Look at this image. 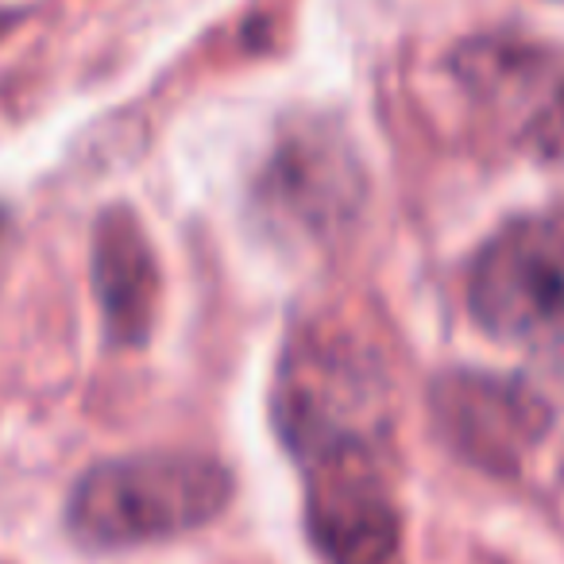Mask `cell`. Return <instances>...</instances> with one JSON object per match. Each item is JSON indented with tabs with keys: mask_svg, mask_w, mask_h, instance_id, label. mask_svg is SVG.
<instances>
[{
	"mask_svg": "<svg viewBox=\"0 0 564 564\" xmlns=\"http://www.w3.org/2000/svg\"><path fill=\"white\" fill-rule=\"evenodd\" d=\"M0 232H4V213H0Z\"/></svg>",
	"mask_w": 564,
	"mask_h": 564,
	"instance_id": "9",
	"label": "cell"
},
{
	"mask_svg": "<svg viewBox=\"0 0 564 564\" xmlns=\"http://www.w3.org/2000/svg\"><path fill=\"white\" fill-rule=\"evenodd\" d=\"M232 499V476L217 456L159 448L105 460L70 495V530L94 549H128L209 525Z\"/></svg>",
	"mask_w": 564,
	"mask_h": 564,
	"instance_id": "2",
	"label": "cell"
},
{
	"mask_svg": "<svg viewBox=\"0 0 564 564\" xmlns=\"http://www.w3.org/2000/svg\"><path fill=\"white\" fill-rule=\"evenodd\" d=\"M94 291L105 337L117 348H140L155 325L159 263L140 217L124 205L105 209L94 228Z\"/></svg>",
	"mask_w": 564,
	"mask_h": 564,
	"instance_id": "8",
	"label": "cell"
},
{
	"mask_svg": "<svg viewBox=\"0 0 564 564\" xmlns=\"http://www.w3.org/2000/svg\"><path fill=\"white\" fill-rule=\"evenodd\" d=\"M471 317L510 345H564V213L522 217L479 248Z\"/></svg>",
	"mask_w": 564,
	"mask_h": 564,
	"instance_id": "5",
	"label": "cell"
},
{
	"mask_svg": "<svg viewBox=\"0 0 564 564\" xmlns=\"http://www.w3.org/2000/svg\"><path fill=\"white\" fill-rule=\"evenodd\" d=\"M445 437L487 471H514L549 430V410L530 383L502 376H448L433 387Z\"/></svg>",
	"mask_w": 564,
	"mask_h": 564,
	"instance_id": "7",
	"label": "cell"
},
{
	"mask_svg": "<svg viewBox=\"0 0 564 564\" xmlns=\"http://www.w3.org/2000/svg\"><path fill=\"white\" fill-rule=\"evenodd\" d=\"M306 522L325 564H402V514L383 448H340L310 460Z\"/></svg>",
	"mask_w": 564,
	"mask_h": 564,
	"instance_id": "6",
	"label": "cell"
},
{
	"mask_svg": "<svg viewBox=\"0 0 564 564\" xmlns=\"http://www.w3.org/2000/svg\"><path fill=\"white\" fill-rule=\"evenodd\" d=\"M368 197L364 163L348 135L329 120L282 128L256 182V213L291 243H329L360 217Z\"/></svg>",
	"mask_w": 564,
	"mask_h": 564,
	"instance_id": "3",
	"label": "cell"
},
{
	"mask_svg": "<svg viewBox=\"0 0 564 564\" xmlns=\"http://www.w3.org/2000/svg\"><path fill=\"white\" fill-rule=\"evenodd\" d=\"M391 406L383 360L352 333L310 325L286 340L271 410L282 441L302 464L340 448H383Z\"/></svg>",
	"mask_w": 564,
	"mask_h": 564,
	"instance_id": "1",
	"label": "cell"
},
{
	"mask_svg": "<svg viewBox=\"0 0 564 564\" xmlns=\"http://www.w3.org/2000/svg\"><path fill=\"white\" fill-rule=\"evenodd\" d=\"M468 120L507 151L564 148V66L522 40H468L448 58Z\"/></svg>",
	"mask_w": 564,
	"mask_h": 564,
	"instance_id": "4",
	"label": "cell"
}]
</instances>
